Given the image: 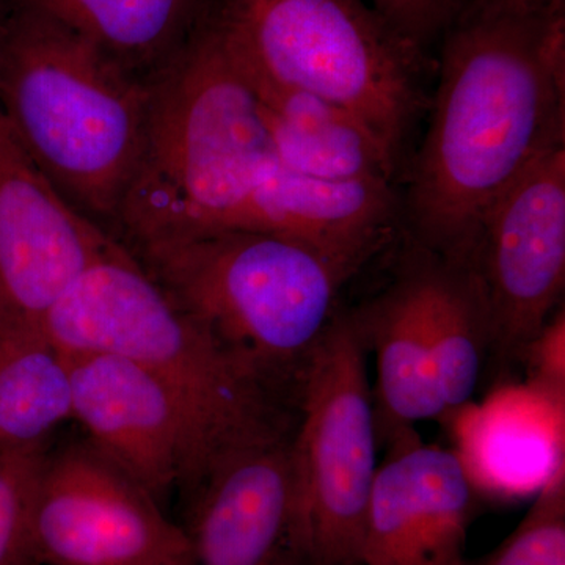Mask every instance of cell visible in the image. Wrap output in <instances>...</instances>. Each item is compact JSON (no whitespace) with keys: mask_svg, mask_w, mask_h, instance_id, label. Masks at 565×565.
Returning <instances> with one entry per match:
<instances>
[{"mask_svg":"<svg viewBox=\"0 0 565 565\" xmlns=\"http://www.w3.org/2000/svg\"><path fill=\"white\" fill-rule=\"evenodd\" d=\"M126 247V245H125ZM193 319L273 388L299 390L353 274L278 234L222 230L129 248Z\"/></svg>","mask_w":565,"mask_h":565,"instance_id":"cell-5","label":"cell"},{"mask_svg":"<svg viewBox=\"0 0 565 565\" xmlns=\"http://www.w3.org/2000/svg\"><path fill=\"white\" fill-rule=\"evenodd\" d=\"M33 546L36 565H193L182 526L88 441L47 452Z\"/></svg>","mask_w":565,"mask_h":565,"instance_id":"cell-8","label":"cell"},{"mask_svg":"<svg viewBox=\"0 0 565 565\" xmlns=\"http://www.w3.org/2000/svg\"><path fill=\"white\" fill-rule=\"evenodd\" d=\"M46 446L0 452V565H36L33 504Z\"/></svg>","mask_w":565,"mask_h":565,"instance_id":"cell-22","label":"cell"},{"mask_svg":"<svg viewBox=\"0 0 565 565\" xmlns=\"http://www.w3.org/2000/svg\"><path fill=\"white\" fill-rule=\"evenodd\" d=\"M366 355L352 310L340 308L300 379L292 433L297 565H359L379 468Z\"/></svg>","mask_w":565,"mask_h":565,"instance_id":"cell-7","label":"cell"},{"mask_svg":"<svg viewBox=\"0 0 565 565\" xmlns=\"http://www.w3.org/2000/svg\"><path fill=\"white\" fill-rule=\"evenodd\" d=\"M527 381L534 392L557 405H565V311L564 305L552 315L523 349Z\"/></svg>","mask_w":565,"mask_h":565,"instance_id":"cell-24","label":"cell"},{"mask_svg":"<svg viewBox=\"0 0 565 565\" xmlns=\"http://www.w3.org/2000/svg\"><path fill=\"white\" fill-rule=\"evenodd\" d=\"M465 565H565V468L534 494L522 522L500 545Z\"/></svg>","mask_w":565,"mask_h":565,"instance_id":"cell-21","label":"cell"},{"mask_svg":"<svg viewBox=\"0 0 565 565\" xmlns=\"http://www.w3.org/2000/svg\"><path fill=\"white\" fill-rule=\"evenodd\" d=\"M476 503L452 449L397 435L375 473L359 565H465Z\"/></svg>","mask_w":565,"mask_h":565,"instance_id":"cell-13","label":"cell"},{"mask_svg":"<svg viewBox=\"0 0 565 565\" xmlns=\"http://www.w3.org/2000/svg\"><path fill=\"white\" fill-rule=\"evenodd\" d=\"M437 74L403 221L415 244L471 264L494 200L565 145V3L470 0L440 41Z\"/></svg>","mask_w":565,"mask_h":565,"instance_id":"cell-1","label":"cell"},{"mask_svg":"<svg viewBox=\"0 0 565 565\" xmlns=\"http://www.w3.org/2000/svg\"><path fill=\"white\" fill-rule=\"evenodd\" d=\"M384 292L352 310L374 353L377 440L386 444L422 422H444L446 407L424 327L414 245Z\"/></svg>","mask_w":565,"mask_h":565,"instance_id":"cell-16","label":"cell"},{"mask_svg":"<svg viewBox=\"0 0 565 565\" xmlns=\"http://www.w3.org/2000/svg\"><path fill=\"white\" fill-rule=\"evenodd\" d=\"M394 188L382 181L318 180L275 158L226 230L289 237L356 273L403 221Z\"/></svg>","mask_w":565,"mask_h":565,"instance_id":"cell-14","label":"cell"},{"mask_svg":"<svg viewBox=\"0 0 565 565\" xmlns=\"http://www.w3.org/2000/svg\"><path fill=\"white\" fill-rule=\"evenodd\" d=\"M71 414L66 353L43 326L0 329V452L46 446Z\"/></svg>","mask_w":565,"mask_h":565,"instance_id":"cell-20","label":"cell"},{"mask_svg":"<svg viewBox=\"0 0 565 565\" xmlns=\"http://www.w3.org/2000/svg\"><path fill=\"white\" fill-rule=\"evenodd\" d=\"M244 71L281 166L318 180L394 184L401 162L362 118L313 93L281 87Z\"/></svg>","mask_w":565,"mask_h":565,"instance_id":"cell-17","label":"cell"},{"mask_svg":"<svg viewBox=\"0 0 565 565\" xmlns=\"http://www.w3.org/2000/svg\"><path fill=\"white\" fill-rule=\"evenodd\" d=\"M386 28L426 55L455 24L468 0H366Z\"/></svg>","mask_w":565,"mask_h":565,"instance_id":"cell-23","label":"cell"},{"mask_svg":"<svg viewBox=\"0 0 565 565\" xmlns=\"http://www.w3.org/2000/svg\"><path fill=\"white\" fill-rule=\"evenodd\" d=\"M444 423L478 497H530L565 468V405L526 384L494 390L481 404L471 401L457 408Z\"/></svg>","mask_w":565,"mask_h":565,"instance_id":"cell-15","label":"cell"},{"mask_svg":"<svg viewBox=\"0 0 565 565\" xmlns=\"http://www.w3.org/2000/svg\"><path fill=\"white\" fill-rule=\"evenodd\" d=\"M43 329L65 353H111L166 382L199 429L206 473L237 446L289 429L277 390L174 302L120 241L71 282Z\"/></svg>","mask_w":565,"mask_h":565,"instance_id":"cell-4","label":"cell"},{"mask_svg":"<svg viewBox=\"0 0 565 565\" xmlns=\"http://www.w3.org/2000/svg\"><path fill=\"white\" fill-rule=\"evenodd\" d=\"M501 364L523 349L563 305L565 286V145L542 154L479 225L471 259Z\"/></svg>","mask_w":565,"mask_h":565,"instance_id":"cell-9","label":"cell"},{"mask_svg":"<svg viewBox=\"0 0 565 565\" xmlns=\"http://www.w3.org/2000/svg\"><path fill=\"white\" fill-rule=\"evenodd\" d=\"M292 433L237 446L189 494L193 565H297Z\"/></svg>","mask_w":565,"mask_h":565,"instance_id":"cell-12","label":"cell"},{"mask_svg":"<svg viewBox=\"0 0 565 565\" xmlns=\"http://www.w3.org/2000/svg\"><path fill=\"white\" fill-rule=\"evenodd\" d=\"M468 2H470V0H468ZM539 2H542V0H539ZM545 3V2H544ZM550 6H552V3H550Z\"/></svg>","mask_w":565,"mask_h":565,"instance_id":"cell-25","label":"cell"},{"mask_svg":"<svg viewBox=\"0 0 565 565\" xmlns=\"http://www.w3.org/2000/svg\"><path fill=\"white\" fill-rule=\"evenodd\" d=\"M71 414L88 444L158 501L191 494L207 470L202 437L185 405L150 371L111 353H66Z\"/></svg>","mask_w":565,"mask_h":565,"instance_id":"cell-10","label":"cell"},{"mask_svg":"<svg viewBox=\"0 0 565 565\" xmlns=\"http://www.w3.org/2000/svg\"><path fill=\"white\" fill-rule=\"evenodd\" d=\"M207 22L245 70L351 110L403 166L429 109L427 57L366 0H212Z\"/></svg>","mask_w":565,"mask_h":565,"instance_id":"cell-6","label":"cell"},{"mask_svg":"<svg viewBox=\"0 0 565 565\" xmlns=\"http://www.w3.org/2000/svg\"><path fill=\"white\" fill-rule=\"evenodd\" d=\"M275 159L258 99L210 22L151 87L147 141L115 239L222 232Z\"/></svg>","mask_w":565,"mask_h":565,"instance_id":"cell-3","label":"cell"},{"mask_svg":"<svg viewBox=\"0 0 565 565\" xmlns=\"http://www.w3.org/2000/svg\"><path fill=\"white\" fill-rule=\"evenodd\" d=\"M414 250L427 343L448 416L470 404L478 388L492 344L489 308L470 264L444 258L415 243Z\"/></svg>","mask_w":565,"mask_h":565,"instance_id":"cell-19","label":"cell"},{"mask_svg":"<svg viewBox=\"0 0 565 565\" xmlns=\"http://www.w3.org/2000/svg\"><path fill=\"white\" fill-rule=\"evenodd\" d=\"M114 241L52 188L0 110V329L43 326Z\"/></svg>","mask_w":565,"mask_h":565,"instance_id":"cell-11","label":"cell"},{"mask_svg":"<svg viewBox=\"0 0 565 565\" xmlns=\"http://www.w3.org/2000/svg\"><path fill=\"white\" fill-rule=\"evenodd\" d=\"M151 87L24 0L0 14V110L66 203L115 237L147 141Z\"/></svg>","mask_w":565,"mask_h":565,"instance_id":"cell-2","label":"cell"},{"mask_svg":"<svg viewBox=\"0 0 565 565\" xmlns=\"http://www.w3.org/2000/svg\"><path fill=\"white\" fill-rule=\"evenodd\" d=\"M152 87L196 39L212 0H24Z\"/></svg>","mask_w":565,"mask_h":565,"instance_id":"cell-18","label":"cell"}]
</instances>
